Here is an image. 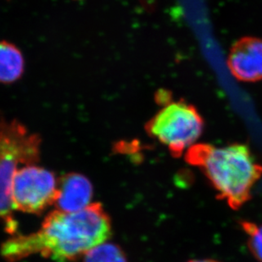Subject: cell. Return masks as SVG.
Instances as JSON below:
<instances>
[{
	"instance_id": "obj_1",
	"label": "cell",
	"mask_w": 262,
	"mask_h": 262,
	"mask_svg": "<svg viewBox=\"0 0 262 262\" xmlns=\"http://www.w3.org/2000/svg\"><path fill=\"white\" fill-rule=\"evenodd\" d=\"M112 232V220L100 203L74 213L53 210L37 232L13 235L3 243L0 255L7 262L33 255L73 261L109 239Z\"/></svg>"
},
{
	"instance_id": "obj_2",
	"label": "cell",
	"mask_w": 262,
	"mask_h": 262,
	"mask_svg": "<svg viewBox=\"0 0 262 262\" xmlns=\"http://www.w3.org/2000/svg\"><path fill=\"white\" fill-rule=\"evenodd\" d=\"M185 161L203 172L217 198L233 210H238L250 201L253 187L262 176L261 165L245 144H193L186 151Z\"/></svg>"
},
{
	"instance_id": "obj_3",
	"label": "cell",
	"mask_w": 262,
	"mask_h": 262,
	"mask_svg": "<svg viewBox=\"0 0 262 262\" xmlns=\"http://www.w3.org/2000/svg\"><path fill=\"white\" fill-rule=\"evenodd\" d=\"M41 144L39 135L20 121L0 120V223L12 236L17 228L10 198L13 179L21 166L40 161Z\"/></svg>"
},
{
	"instance_id": "obj_4",
	"label": "cell",
	"mask_w": 262,
	"mask_h": 262,
	"mask_svg": "<svg viewBox=\"0 0 262 262\" xmlns=\"http://www.w3.org/2000/svg\"><path fill=\"white\" fill-rule=\"evenodd\" d=\"M161 104L162 108L146 124L145 130L178 158L200 139L203 118L195 107L183 100H167Z\"/></svg>"
},
{
	"instance_id": "obj_5",
	"label": "cell",
	"mask_w": 262,
	"mask_h": 262,
	"mask_svg": "<svg viewBox=\"0 0 262 262\" xmlns=\"http://www.w3.org/2000/svg\"><path fill=\"white\" fill-rule=\"evenodd\" d=\"M58 179L53 171L37 165L19 168L11 185L10 198L14 210L39 215L54 205Z\"/></svg>"
},
{
	"instance_id": "obj_6",
	"label": "cell",
	"mask_w": 262,
	"mask_h": 262,
	"mask_svg": "<svg viewBox=\"0 0 262 262\" xmlns=\"http://www.w3.org/2000/svg\"><path fill=\"white\" fill-rule=\"evenodd\" d=\"M228 68L233 77L243 82H256L262 79V39L244 37L231 48Z\"/></svg>"
},
{
	"instance_id": "obj_7",
	"label": "cell",
	"mask_w": 262,
	"mask_h": 262,
	"mask_svg": "<svg viewBox=\"0 0 262 262\" xmlns=\"http://www.w3.org/2000/svg\"><path fill=\"white\" fill-rule=\"evenodd\" d=\"M94 188L87 177L77 172H71L58 179L56 210L63 212L74 213L91 205Z\"/></svg>"
},
{
	"instance_id": "obj_8",
	"label": "cell",
	"mask_w": 262,
	"mask_h": 262,
	"mask_svg": "<svg viewBox=\"0 0 262 262\" xmlns=\"http://www.w3.org/2000/svg\"><path fill=\"white\" fill-rule=\"evenodd\" d=\"M25 61L15 45L0 41V83H13L23 77Z\"/></svg>"
},
{
	"instance_id": "obj_9",
	"label": "cell",
	"mask_w": 262,
	"mask_h": 262,
	"mask_svg": "<svg viewBox=\"0 0 262 262\" xmlns=\"http://www.w3.org/2000/svg\"><path fill=\"white\" fill-rule=\"evenodd\" d=\"M83 262H127V259L119 245L105 241L89 250L83 255Z\"/></svg>"
},
{
	"instance_id": "obj_10",
	"label": "cell",
	"mask_w": 262,
	"mask_h": 262,
	"mask_svg": "<svg viewBox=\"0 0 262 262\" xmlns=\"http://www.w3.org/2000/svg\"><path fill=\"white\" fill-rule=\"evenodd\" d=\"M240 226L247 235V245L250 253L259 262H262V225L243 221Z\"/></svg>"
},
{
	"instance_id": "obj_11",
	"label": "cell",
	"mask_w": 262,
	"mask_h": 262,
	"mask_svg": "<svg viewBox=\"0 0 262 262\" xmlns=\"http://www.w3.org/2000/svg\"><path fill=\"white\" fill-rule=\"evenodd\" d=\"M188 262H219L218 260H211V259H204V260H193Z\"/></svg>"
}]
</instances>
